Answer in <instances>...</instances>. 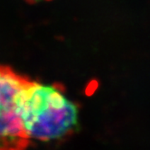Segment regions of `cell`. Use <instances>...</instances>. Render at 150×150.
<instances>
[{"label": "cell", "instance_id": "1", "mask_svg": "<svg viewBox=\"0 0 150 150\" xmlns=\"http://www.w3.org/2000/svg\"><path fill=\"white\" fill-rule=\"evenodd\" d=\"M20 112L30 141L61 139L78 124V106L58 85L30 80L21 96Z\"/></svg>", "mask_w": 150, "mask_h": 150}, {"label": "cell", "instance_id": "2", "mask_svg": "<svg viewBox=\"0 0 150 150\" xmlns=\"http://www.w3.org/2000/svg\"><path fill=\"white\" fill-rule=\"evenodd\" d=\"M29 81L0 64V150H25L31 142L20 112L21 96Z\"/></svg>", "mask_w": 150, "mask_h": 150}, {"label": "cell", "instance_id": "3", "mask_svg": "<svg viewBox=\"0 0 150 150\" xmlns=\"http://www.w3.org/2000/svg\"><path fill=\"white\" fill-rule=\"evenodd\" d=\"M25 1H27L29 3H35V2H38V1H42V0H25Z\"/></svg>", "mask_w": 150, "mask_h": 150}]
</instances>
